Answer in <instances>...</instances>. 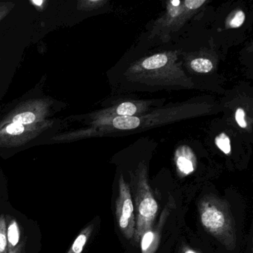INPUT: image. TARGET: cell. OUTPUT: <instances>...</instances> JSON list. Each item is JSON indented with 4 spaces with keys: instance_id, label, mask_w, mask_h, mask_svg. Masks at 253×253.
I'll return each mask as SVG.
<instances>
[{
    "instance_id": "obj_1",
    "label": "cell",
    "mask_w": 253,
    "mask_h": 253,
    "mask_svg": "<svg viewBox=\"0 0 253 253\" xmlns=\"http://www.w3.org/2000/svg\"><path fill=\"white\" fill-rule=\"evenodd\" d=\"M134 191L137 220L135 221L134 238L138 241L146 231L152 229L156 217L158 204L154 198L146 175L139 173L132 181Z\"/></svg>"
},
{
    "instance_id": "obj_2",
    "label": "cell",
    "mask_w": 253,
    "mask_h": 253,
    "mask_svg": "<svg viewBox=\"0 0 253 253\" xmlns=\"http://www.w3.org/2000/svg\"><path fill=\"white\" fill-rule=\"evenodd\" d=\"M52 102L48 99H36L21 103L5 117L0 124L29 126L46 121Z\"/></svg>"
},
{
    "instance_id": "obj_3",
    "label": "cell",
    "mask_w": 253,
    "mask_h": 253,
    "mask_svg": "<svg viewBox=\"0 0 253 253\" xmlns=\"http://www.w3.org/2000/svg\"><path fill=\"white\" fill-rule=\"evenodd\" d=\"M52 121H45L33 125L0 124V146L14 147L28 143L42 131L48 129Z\"/></svg>"
},
{
    "instance_id": "obj_4",
    "label": "cell",
    "mask_w": 253,
    "mask_h": 253,
    "mask_svg": "<svg viewBox=\"0 0 253 253\" xmlns=\"http://www.w3.org/2000/svg\"><path fill=\"white\" fill-rule=\"evenodd\" d=\"M134 211L131 187L121 176L119 180V195L116 201V215L120 228L128 239H131L134 236L135 231Z\"/></svg>"
},
{
    "instance_id": "obj_5",
    "label": "cell",
    "mask_w": 253,
    "mask_h": 253,
    "mask_svg": "<svg viewBox=\"0 0 253 253\" xmlns=\"http://www.w3.org/2000/svg\"><path fill=\"white\" fill-rule=\"evenodd\" d=\"M201 219L204 227L214 235L223 233L229 227L227 215L214 203L205 202L201 206Z\"/></svg>"
},
{
    "instance_id": "obj_6",
    "label": "cell",
    "mask_w": 253,
    "mask_h": 253,
    "mask_svg": "<svg viewBox=\"0 0 253 253\" xmlns=\"http://www.w3.org/2000/svg\"><path fill=\"white\" fill-rule=\"evenodd\" d=\"M175 162L177 169L183 176L193 172L196 168V158L192 151L186 146H183L175 154Z\"/></svg>"
},
{
    "instance_id": "obj_7",
    "label": "cell",
    "mask_w": 253,
    "mask_h": 253,
    "mask_svg": "<svg viewBox=\"0 0 253 253\" xmlns=\"http://www.w3.org/2000/svg\"><path fill=\"white\" fill-rule=\"evenodd\" d=\"M159 237L158 229L146 231L141 238L142 253H155L159 244Z\"/></svg>"
},
{
    "instance_id": "obj_8",
    "label": "cell",
    "mask_w": 253,
    "mask_h": 253,
    "mask_svg": "<svg viewBox=\"0 0 253 253\" xmlns=\"http://www.w3.org/2000/svg\"><path fill=\"white\" fill-rule=\"evenodd\" d=\"M140 125V118L133 116H118L114 118L112 126L121 130H131Z\"/></svg>"
},
{
    "instance_id": "obj_9",
    "label": "cell",
    "mask_w": 253,
    "mask_h": 253,
    "mask_svg": "<svg viewBox=\"0 0 253 253\" xmlns=\"http://www.w3.org/2000/svg\"><path fill=\"white\" fill-rule=\"evenodd\" d=\"M92 229V225L84 229L82 232L78 235V238L75 239V242L72 244V247L68 253H82L84 247L91 235Z\"/></svg>"
},
{
    "instance_id": "obj_10",
    "label": "cell",
    "mask_w": 253,
    "mask_h": 253,
    "mask_svg": "<svg viewBox=\"0 0 253 253\" xmlns=\"http://www.w3.org/2000/svg\"><path fill=\"white\" fill-rule=\"evenodd\" d=\"M7 238H8V250L10 252L16 248L20 241V228H19L18 223L15 220H11L9 226H8Z\"/></svg>"
},
{
    "instance_id": "obj_11",
    "label": "cell",
    "mask_w": 253,
    "mask_h": 253,
    "mask_svg": "<svg viewBox=\"0 0 253 253\" xmlns=\"http://www.w3.org/2000/svg\"><path fill=\"white\" fill-rule=\"evenodd\" d=\"M168 61L167 55L164 54H155L148 57L142 63V66L146 69H155L165 66Z\"/></svg>"
},
{
    "instance_id": "obj_12",
    "label": "cell",
    "mask_w": 253,
    "mask_h": 253,
    "mask_svg": "<svg viewBox=\"0 0 253 253\" xmlns=\"http://www.w3.org/2000/svg\"><path fill=\"white\" fill-rule=\"evenodd\" d=\"M191 68L198 73H208L212 69L213 64L209 59L197 58L192 60Z\"/></svg>"
},
{
    "instance_id": "obj_13",
    "label": "cell",
    "mask_w": 253,
    "mask_h": 253,
    "mask_svg": "<svg viewBox=\"0 0 253 253\" xmlns=\"http://www.w3.org/2000/svg\"><path fill=\"white\" fill-rule=\"evenodd\" d=\"M8 238H7L6 221L4 214L0 216V253H8Z\"/></svg>"
},
{
    "instance_id": "obj_14",
    "label": "cell",
    "mask_w": 253,
    "mask_h": 253,
    "mask_svg": "<svg viewBox=\"0 0 253 253\" xmlns=\"http://www.w3.org/2000/svg\"><path fill=\"white\" fill-rule=\"evenodd\" d=\"M215 144L223 153L226 154V155L230 154V140L225 133H221L216 137Z\"/></svg>"
},
{
    "instance_id": "obj_15",
    "label": "cell",
    "mask_w": 253,
    "mask_h": 253,
    "mask_svg": "<svg viewBox=\"0 0 253 253\" xmlns=\"http://www.w3.org/2000/svg\"><path fill=\"white\" fill-rule=\"evenodd\" d=\"M137 112V106L130 102L121 103L117 108L116 113L119 116H133Z\"/></svg>"
},
{
    "instance_id": "obj_16",
    "label": "cell",
    "mask_w": 253,
    "mask_h": 253,
    "mask_svg": "<svg viewBox=\"0 0 253 253\" xmlns=\"http://www.w3.org/2000/svg\"><path fill=\"white\" fill-rule=\"evenodd\" d=\"M101 3H103L101 1H80L78 4V8L81 11H88L97 8Z\"/></svg>"
},
{
    "instance_id": "obj_17",
    "label": "cell",
    "mask_w": 253,
    "mask_h": 253,
    "mask_svg": "<svg viewBox=\"0 0 253 253\" xmlns=\"http://www.w3.org/2000/svg\"><path fill=\"white\" fill-rule=\"evenodd\" d=\"M245 18V14H244L242 11H238L235 14V15L234 16L232 20H231L230 23H229V26H230L231 28H233V29L239 28L240 26H242Z\"/></svg>"
},
{
    "instance_id": "obj_18",
    "label": "cell",
    "mask_w": 253,
    "mask_h": 253,
    "mask_svg": "<svg viewBox=\"0 0 253 253\" xmlns=\"http://www.w3.org/2000/svg\"><path fill=\"white\" fill-rule=\"evenodd\" d=\"M14 5L15 4L11 2H0V21L11 12Z\"/></svg>"
},
{
    "instance_id": "obj_19",
    "label": "cell",
    "mask_w": 253,
    "mask_h": 253,
    "mask_svg": "<svg viewBox=\"0 0 253 253\" xmlns=\"http://www.w3.org/2000/svg\"><path fill=\"white\" fill-rule=\"evenodd\" d=\"M235 117V120H236L237 123H238L240 127L244 128L247 126V124L245 121V112H244V109H241V108L237 109Z\"/></svg>"
},
{
    "instance_id": "obj_20",
    "label": "cell",
    "mask_w": 253,
    "mask_h": 253,
    "mask_svg": "<svg viewBox=\"0 0 253 253\" xmlns=\"http://www.w3.org/2000/svg\"><path fill=\"white\" fill-rule=\"evenodd\" d=\"M204 0H187L185 1L183 3L185 4V6L190 10H195L199 8L203 4L205 3Z\"/></svg>"
},
{
    "instance_id": "obj_21",
    "label": "cell",
    "mask_w": 253,
    "mask_h": 253,
    "mask_svg": "<svg viewBox=\"0 0 253 253\" xmlns=\"http://www.w3.org/2000/svg\"><path fill=\"white\" fill-rule=\"evenodd\" d=\"M31 3L34 5V6L38 7V8L42 9L44 7V4L45 3V1H32Z\"/></svg>"
},
{
    "instance_id": "obj_22",
    "label": "cell",
    "mask_w": 253,
    "mask_h": 253,
    "mask_svg": "<svg viewBox=\"0 0 253 253\" xmlns=\"http://www.w3.org/2000/svg\"><path fill=\"white\" fill-rule=\"evenodd\" d=\"M170 4H171V6L177 7L179 6V5L181 4V2H180V1H178V0H174V1H171V2H170Z\"/></svg>"
},
{
    "instance_id": "obj_23",
    "label": "cell",
    "mask_w": 253,
    "mask_h": 253,
    "mask_svg": "<svg viewBox=\"0 0 253 253\" xmlns=\"http://www.w3.org/2000/svg\"><path fill=\"white\" fill-rule=\"evenodd\" d=\"M20 250H21V247H16L15 249H14V250H11V251H10L9 253H20Z\"/></svg>"
},
{
    "instance_id": "obj_24",
    "label": "cell",
    "mask_w": 253,
    "mask_h": 253,
    "mask_svg": "<svg viewBox=\"0 0 253 253\" xmlns=\"http://www.w3.org/2000/svg\"><path fill=\"white\" fill-rule=\"evenodd\" d=\"M194 253L193 251H191V250H189V251H186V253Z\"/></svg>"
}]
</instances>
